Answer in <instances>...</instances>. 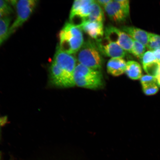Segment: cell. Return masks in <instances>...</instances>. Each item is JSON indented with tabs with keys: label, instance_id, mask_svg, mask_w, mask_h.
Wrapping results in <instances>:
<instances>
[{
	"label": "cell",
	"instance_id": "6da1fadb",
	"mask_svg": "<svg viewBox=\"0 0 160 160\" xmlns=\"http://www.w3.org/2000/svg\"><path fill=\"white\" fill-rule=\"evenodd\" d=\"M59 39L60 48L72 55L77 53L84 42L82 30L69 22L60 31Z\"/></svg>",
	"mask_w": 160,
	"mask_h": 160
},
{
	"label": "cell",
	"instance_id": "7a4b0ae2",
	"mask_svg": "<svg viewBox=\"0 0 160 160\" xmlns=\"http://www.w3.org/2000/svg\"><path fill=\"white\" fill-rule=\"evenodd\" d=\"M74 80L75 85L91 89H98L103 84L101 71L90 68L79 63L75 67Z\"/></svg>",
	"mask_w": 160,
	"mask_h": 160
},
{
	"label": "cell",
	"instance_id": "3957f363",
	"mask_svg": "<svg viewBox=\"0 0 160 160\" xmlns=\"http://www.w3.org/2000/svg\"><path fill=\"white\" fill-rule=\"evenodd\" d=\"M76 54L78 63L90 68L101 71L103 59L95 42L88 39L84 42Z\"/></svg>",
	"mask_w": 160,
	"mask_h": 160
},
{
	"label": "cell",
	"instance_id": "277c9868",
	"mask_svg": "<svg viewBox=\"0 0 160 160\" xmlns=\"http://www.w3.org/2000/svg\"><path fill=\"white\" fill-rule=\"evenodd\" d=\"M10 2L11 5L15 6L17 15L15 21L10 28L8 34L9 37L28 21L38 4V1L35 0H20Z\"/></svg>",
	"mask_w": 160,
	"mask_h": 160
},
{
	"label": "cell",
	"instance_id": "5b68a950",
	"mask_svg": "<svg viewBox=\"0 0 160 160\" xmlns=\"http://www.w3.org/2000/svg\"><path fill=\"white\" fill-rule=\"evenodd\" d=\"M53 61L59 66L64 73L67 80V88L75 86L74 72L77 65L76 58L62 51L58 46Z\"/></svg>",
	"mask_w": 160,
	"mask_h": 160
},
{
	"label": "cell",
	"instance_id": "8992f818",
	"mask_svg": "<svg viewBox=\"0 0 160 160\" xmlns=\"http://www.w3.org/2000/svg\"><path fill=\"white\" fill-rule=\"evenodd\" d=\"M93 0H76L74 1L69 15V22L79 27L87 21L91 12Z\"/></svg>",
	"mask_w": 160,
	"mask_h": 160
},
{
	"label": "cell",
	"instance_id": "52a82bcc",
	"mask_svg": "<svg viewBox=\"0 0 160 160\" xmlns=\"http://www.w3.org/2000/svg\"><path fill=\"white\" fill-rule=\"evenodd\" d=\"M104 35L109 41L117 44L126 52L131 53L133 40L122 30L113 26H107L104 29Z\"/></svg>",
	"mask_w": 160,
	"mask_h": 160
},
{
	"label": "cell",
	"instance_id": "ba28073f",
	"mask_svg": "<svg viewBox=\"0 0 160 160\" xmlns=\"http://www.w3.org/2000/svg\"><path fill=\"white\" fill-rule=\"evenodd\" d=\"M100 52L108 57L113 58H124L126 52L119 46L103 38L99 41H95Z\"/></svg>",
	"mask_w": 160,
	"mask_h": 160
},
{
	"label": "cell",
	"instance_id": "9c48e42d",
	"mask_svg": "<svg viewBox=\"0 0 160 160\" xmlns=\"http://www.w3.org/2000/svg\"><path fill=\"white\" fill-rule=\"evenodd\" d=\"M103 7L109 18L116 23L123 22L129 15L130 11L126 10L117 0H112Z\"/></svg>",
	"mask_w": 160,
	"mask_h": 160
},
{
	"label": "cell",
	"instance_id": "30bf717a",
	"mask_svg": "<svg viewBox=\"0 0 160 160\" xmlns=\"http://www.w3.org/2000/svg\"><path fill=\"white\" fill-rule=\"evenodd\" d=\"M95 41L103 39L104 35L103 23L86 21L78 27Z\"/></svg>",
	"mask_w": 160,
	"mask_h": 160
},
{
	"label": "cell",
	"instance_id": "8fae6325",
	"mask_svg": "<svg viewBox=\"0 0 160 160\" xmlns=\"http://www.w3.org/2000/svg\"><path fill=\"white\" fill-rule=\"evenodd\" d=\"M50 82L56 87L67 88L64 73L57 63L52 62L49 69Z\"/></svg>",
	"mask_w": 160,
	"mask_h": 160
},
{
	"label": "cell",
	"instance_id": "7c38bea8",
	"mask_svg": "<svg viewBox=\"0 0 160 160\" xmlns=\"http://www.w3.org/2000/svg\"><path fill=\"white\" fill-rule=\"evenodd\" d=\"M121 29L128 34L132 39L142 44L147 47L149 33L139 28L130 26H123Z\"/></svg>",
	"mask_w": 160,
	"mask_h": 160
},
{
	"label": "cell",
	"instance_id": "4fadbf2b",
	"mask_svg": "<svg viewBox=\"0 0 160 160\" xmlns=\"http://www.w3.org/2000/svg\"><path fill=\"white\" fill-rule=\"evenodd\" d=\"M127 62L122 58H111L108 62V72L114 77H118L125 72Z\"/></svg>",
	"mask_w": 160,
	"mask_h": 160
},
{
	"label": "cell",
	"instance_id": "5bb4252c",
	"mask_svg": "<svg viewBox=\"0 0 160 160\" xmlns=\"http://www.w3.org/2000/svg\"><path fill=\"white\" fill-rule=\"evenodd\" d=\"M128 77L132 80L141 79L142 77V69L141 66L137 62L130 61L127 62L125 72Z\"/></svg>",
	"mask_w": 160,
	"mask_h": 160
},
{
	"label": "cell",
	"instance_id": "9a60e30c",
	"mask_svg": "<svg viewBox=\"0 0 160 160\" xmlns=\"http://www.w3.org/2000/svg\"><path fill=\"white\" fill-rule=\"evenodd\" d=\"M104 19V15L103 10L101 6L95 1L92 5L91 12L86 21L103 23Z\"/></svg>",
	"mask_w": 160,
	"mask_h": 160
},
{
	"label": "cell",
	"instance_id": "2e32d148",
	"mask_svg": "<svg viewBox=\"0 0 160 160\" xmlns=\"http://www.w3.org/2000/svg\"><path fill=\"white\" fill-rule=\"evenodd\" d=\"M12 18L9 15L0 19V39L9 38L8 36L9 29L11 27Z\"/></svg>",
	"mask_w": 160,
	"mask_h": 160
},
{
	"label": "cell",
	"instance_id": "e0dca14e",
	"mask_svg": "<svg viewBox=\"0 0 160 160\" xmlns=\"http://www.w3.org/2000/svg\"><path fill=\"white\" fill-rule=\"evenodd\" d=\"M147 47L152 51L160 48V35L149 33L148 42Z\"/></svg>",
	"mask_w": 160,
	"mask_h": 160
},
{
	"label": "cell",
	"instance_id": "ac0fdd59",
	"mask_svg": "<svg viewBox=\"0 0 160 160\" xmlns=\"http://www.w3.org/2000/svg\"><path fill=\"white\" fill-rule=\"evenodd\" d=\"M133 40V45L131 53L138 58L141 59L145 53L146 47L139 42Z\"/></svg>",
	"mask_w": 160,
	"mask_h": 160
},
{
	"label": "cell",
	"instance_id": "d6986e66",
	"mask_svg": "<svg viewBox=\"0 0 160 160\" xmlns=\"http://www.w3.org/2000/svg\"><path fill=\"white\" fill-rule=\"evenodd\" d=\"M160 64L157 61L143 66L144 70L148 75L156 77L158 72Z\"/></svg>",
	"mask_w": 160,
	"mask_h": 160
},
{
	"label": "cell",
	"instance_id": "ffe728a7",
	"mask_svg": "<svg viewBox=\"0 0 160 160\" xmlns=\"http://www.w3.org/2000/svg\"><path fill=\"white\" fill-rule=\"evenodd\" d=\"M157 85V82H153L142 85L144 92L148 95L155 94L159 90Z\"/></svg>",
	"mask_w": 160,
	"mask_h": 160
},
{
	"label": "cell",
	"instance_id": "44dd1931",
	"mask_svg": "<svg viewBox=\"0 0 160 160\" xmlns=\"http://www.w3.org/2000/svg\"><path fill=\"white\" fill-rule=\"evenodd\" d=\"M143 66L157 61L153 51H148L145 52L141 59Z\"/></svg>",
	"mask_w": 160,
	"mask_h": 160
},
{
	"label": "cell",
	"instance_id": "7402d4cb",
	"mask_svg": "<svg viewBox=\"0 0 160 160\" xmlns=\"http://www.w3.org/2000/svg\"><path fill=\"white\" fill-rule=\"evenodd\" d=\"M141 82L142 85L152 82L157 83L155 77L149 75L142 76L141 78Z\"/></svg>",
	"mask_w": 160,
	"mask_h": 160
},
{
	"label": "cell",
	"instance_id": "603a6c76",
	"mask_svg": "<svg viewBox=\"0 0 160 160\" xmlns=\"http://www.w3.org/2000/svg\"><path fill=\"white\" fill-rule=\"evenodd\" d=\"M10 1L0 0V10L11 8Z\"/></svg>",
	"mask_w": 160,
	"mask_h": 160
},
{
	"label": "cell",
	"instance_id": "cb8c5ba5",
	"mask_svg": "<svg viewBox=\"0 0 160 160\" xmlns=\"http://www.w3.org/2000/svg\"><path fill=\"white\" fill-rule=\"evenodd\" d=\"M12 12V8L0 10V19L5 16H8Z\"/></svg>",
	"mask_w": 160,
	"mask_h": 160
},
{
	"label": "cell",
	"instance_id": "d4e9b609",
	"mask_svg": "<svg viewBox=\"0 0 160 160\" xmlns=\"http://www.w3.org/2000/svg\"><path fill=\"white\" fill-rule=\"evenodd\" d=\"M153 52L157 62L160 64V48L154 50Z\"/></svg>",
	"mask_w": 160,
	"mask_h": 160
},
{
	"label": "cell",
	"instance_id": "484cf974",
	"mask_svg": "<svg viewBox=\"0 0 160 160\" xmlns=\"http://www.w3.org/2000/svg\"><path fill=\"white\" fill-rule=\"evenodd\" d=\"M112 0H97V1H96L100 6H103V7L108 4Z\"/></svg>",
	"mask_w": 160,
	"mask_h": 160
},
{
	"label": "cell",
	"instance_id": "4316f807",
	"mask_svg": "<svg viewBox=\"0 0 160 160\" xmlns=\"http://www.w3.org/2000/svg\"><path fill=\"white\" fill-rule=\"evenodd\" d=\"M6 122V118L0 117V126L5 124Z\"/></svg>",
	"mask_w": 160,
	"mask_h": 160
},
{
	"label": "cell",
	"instance_id": "83f0119b",
	"mask_svg": "<svg viewBox=\"0 0 160 160\" xmlns=\"http://www.w3.org/2000/svg\"><path fill=\"white\" fill-rule=\"evenodd\" d=\"M156 78L157 80L158 84L160 86V71H159Z\"/></svg>",
	"mask_w": 160,
	"mask_h": 160
},
{
	"label": "cell",
	"instance_id": "f1b7e54d",
	"mask_svg": "<svg viewBox=\"0 0 160 160\" xmlns=\"http://www.w3.org/2000/svg\"><path fill=\"white\" fill-rule=\"evenodd\" d=\"M7 38H3L0 39V45Z\"/></svg>",
	"mask_w": 160,
	"mask_h": 160
},
{
	"label": "cell",
	"instance_id": "f546056e",
	"mask_svg": "<svg viewBox=\"0 0 160 160\" xmlns=\"http://www.w3.org/2000/svg\"><path fill=\"white\" fill-rule=\"evenodd\" d=\"M0 160H2V159H1V153H0Z\"/></svg>",
	"mask_w": 160,
	"mask_h": 160
},
{
	"label": "cell",
	"instance_id": "4dcf8cb0",
	"mask_svg": "<svg viewBox=\"0 0 160 160\" xmlns=\"http://www.w3.org/2000/svg\"><path fill=\"white\" fill-rule=\"evenodd\" d=\"M0 127H1V126H0Z\"/></svg>",
	"mask_w": 160,
	"mask_h": 160
}]
</instances>
